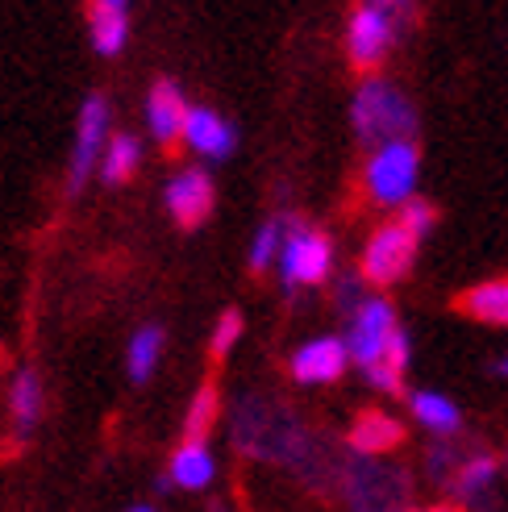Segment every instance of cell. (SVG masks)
I'll return each instance as SVG.
<instances>
[{"mask_svg": "<svg viewBox=\"0 0 508 512\" xmlns=\"http://www.w3.org/2000/svg\"><path fill=\"white\" fill-rule=\"evenodd\" d=\"M350 121H354V134L367 142H409L417 130V113L409 105V96L388 80H367L354 92Z\"/></svg>", "mask_w": 508, "mask_h": 512, "instance_id": "6da1fadb", "label": "cell"}, {"mask_svg": "<svg viewBox=\"0 0 508 512\" xmlns=\"http://www.w3.org/2000/svg\"><path fill=\"white\" fill-rule=\"evenodd\" d=\"M113 134L109 125V96L105 92H92L84 96L80 117H75V142H71V159H67V196H80L100 163V150H105Z\"/></svg>", "mask_w": 508, "mask_h": 512, "instance_id": "7a4b0ae2", "label": "cell"}, {"mask_svg": "<svg viewBox=\"0 0 508 512\" xmlns=\"http://www.w3.org/2000/svg\"><path fill=\"white\" fill-rule=\"evenodd\" d=\"M329 267H334V246H329L321 229L284 225V242H279V275H284V288L321 284Z\"/></svg>", "mask_w": 508, "mask_h": 512, "instance_id": "3957f363", "label": "cell"}, {"mask_svg": "<svg viewBox=\"0 0 508 512\" xmlns=\"http://www.w3.org/2000/svg\"><path fill=\"white\" fill-rule=\"evenodd\" d=\"M417 146L413 142H384L367 163V192L379 204H404L417 188Z\"/></svg>", "mask_w": 508, "mask_h": 512, "instance_id": "277c9868", "label": "cell"}, {"mask_svg": "<svg viewBox=\"0 0 508 512\" xmlns=\"http://www.w3.org/2000/svg\"><path fill=\"white\" fill-rule=\"evenodd\" d=\"M163 204L171 221L180 229H200L209 217H213V204H217V188L205 167H184L180 175L167 179L163 188Z\"/></svg>", "mask_w": 508, "mask_h": 512, "instance_id": "5b68a950", "label": "cell"}, {"mask_svg": "<svg viewBox=\"0 0 508 512\" xmlns=\"http://www.w3.org/2000/svg\"><path fill=\"white\" fill-rule=\"evenodd\" d=\"M396 313L388 300H363L359 309H354V325H350V338H346V354L354 363L363 367H375L379 358H384L392 334H396Z\"/></svg>", "mask_w": 508, "mask_h": 512, "instance_id": "8992f818", "label": "cell"}, {"mask_svg": "<svg viewBox=\"0 0 508 512\" xmlns=\"http://www.w3.org/2000/svg\"><path fill=\"white\" fill-rule=\"evenodd\" d=\"M392 38H396V30H392V13L375 9L371 0H367V5H363V9H354V17H350L346 55H350V63L359 67V71H375L379 63L388 59Z\"/></svg>", "mask_w": 508, "mask_h": 512, "instance_id": "52a82bcc", "label": "cell"}, {"mask_svg": "<svg viewBox=\"0 0 508 512\" xmlns=\"http://www.w3.org/2000/svg\"><path fill=\"white\" fill-rule=\"evenodd\" d=\"M413 254H417V238L404 234L396 221L379 225L363 250V279H371V284H396L413 267Z\"/></svg>", "mask_w": 508, "mask_h": 512, "instance_id": "ba28073f", "label": "cell"}, {"mask_svg": "<svg viewBox=\"0 0 508 512\" xmlns=\"http://www.w3.org/2000/svg\"><path fill=\"white\" fill-rule=\"evenodd\" d=\"M46 413V383L34 367H21L9 379V425L17 442H30V433L42 425Z\"/></svg>", "mask_w": 508, "mask_h": 512, "instance_id": "9c48e42d", "label": "cell"}, {"mask_svg": "<svg viewBox=\"0 0 508 512\" xmlns=\"http://www.w3.org/2000/svg\"><path fill=\"white\" fill-rule=\"evenodd\" d=\"M188 100L180 92V84H171V80H159L155 88H150L146 96V130L150 138H155L159 146H175L184 134V117H188Z\"/></svg>", "mask_w": 508, "mask_h": 512, "instance_id": "30bf717a", "label": "cell"}, {"mask_svg": "<svg viewBox=\"0 0 508 512\" xmlns=\"http://www.w3.org/2000/svg\"><path fill=\"white\" fill-rule=\"evenodd\" d=\"M184 146L188 150H196L200 159H230L234 155V125L225 121L221 113H213V109H188V117H184Z\"/></svg>", "mask_w": 508, "mask_h": 512, "instance_id": "8fae6325", "label": "cell"}, {"mask_svg": "<svg viewBox=\"0 0 508 512\" xmlns=\"http://www.w3.org/2000/svg\"><path fill=\"white\" fill-rule=\"evenodd\" d=\"M346 342L342 338H317L292 354V375L300 383H334L346 371Z\"/></svg>", "mask_w": 508, "mask_h": 512, "instance_id": "7c38bea8", "label": "cell"}, {"mask_svg": "<svg viewBox=\"0 0 508 512\" xmlns=\"http://www.w3.org/2000/svg\"><path fill=\"white\" fill-rule=\"evenodd\" d=\"M217 475V458L205 442H184V446H175L171 454V463H167V483L171 488H184V492H200V488H209Z\"/></svg>", "mask_w": 508, "mask_h": 512, "instance_id": "4fadbf2b", "label": "cell"}, {"mask_svg": "<svg viewBox=\"0 0 508 512\" xmlns=\"http://www.w3.org/2000/svg\"><path fill=\"white\" fill-rule=\"evenodd\" d=\"M138 167H142V142L134 134H109L105 150H100V163H96L100 184H109V188L130 184Z\"/></svg>", "mask_w": 508, "mask_h": 512, "instance_id": "5bb4252c", "label": "cell"}, {"mask_svg": "<svg viewBox=\"0 0 508 512\" xmlns=\"http://www.w3.org/2000/svg\"><path fill=\"white\" fill-rule=\"evenodd\" d=\"M88 38H92V50L100 59L121 55L125 42H130V17H125V9L92 0V9H88Z\"/></svg>", "mask_w": 508, "mask_h": 512, "instance_id": "9a60e30c", "label": "cell"}, {"mask_svg": "<svg viewBox=\"0 0 508 512\" xmlns=\"http://www.w3.org/2000/svg\"><path fill=\"white\" fill-rule=\"evenodd\" d=\"M459 309L475 321H484V325H500L508 329V279H488V284H479L471 288L463 300H459Z\"/></svg>", "mask_w": 508, "mask_h": 512, "instance_id": "2e32d148", "label": "cell"}, {"mask_svg": "<svg viewBox=\"0 0 508 512\" xmlns=\"http://www.w3.org/2000/svg\"><path fill=\"white\" fill-rule=\"evenodd\" d=\"M163 342H167L163 325H142L130 338V346H125V371H130L134 383H146L150 375H155L159 358H163Z\"/></svg>", "mask_w": 508, "mask_h": 512, "instance_id": "e0dca14e", "label": "cell"}, {"mask_svg": "<svg viewBox=\"0 0 508 512\" xmlns=\"http://www.w3.org/2000/svg\"><path fill=\"white\" fill-rule=\"evenodd\" d=\"M400 438H404V429H400V421H392L388 413H363L359 421H354V429H350L354 450H363V454L392 450Z\"/></svg>", "mask_w": 508, "mask_h": 512, "instance_id": "ac0fdd59", "label": "cell"}, {"mask_svg": "<svg viewBox=\"0 0 508 512\" xmlns=\"http://www.w3.org/2000/svg\"><path fill=\"white\" fill-rule=\"evenodd\" d=\"M404 367H409V338H404V329H396L392 342H388V350H384V358H379L375 367H367V375H371V383H375L379 392L396 396V392H400Z\"/></svg>", "mask_w": 508, "mask_h": 512, "instance_id": "d6986e66", "label": "cell"}, {"mask_svg": "<svg viewBox=\"0 0 508 512\" xmlns=\"http://www.w3.org/2000/svg\"><path fill=\"white\" fill-rule=\"evenodd\" d=\"M217 413H221V392H217V383H205L192 404H188V417H184V442H205L213 425H217Z\"/></svg>", "mask_w": 508, "mask_h": 512, "instance_id": "ffe728a7", "label": "cell"}, {"mask_svg": "<svg viewBox=\"0 0 508 512\" xmlns=\"http://www.w3.org/2000/svg\"><path fill=\"white\" fill-rule=\"evenodd\" d=\"M413 417L429 429V433H454L459 429V408H454L446 396H438V392H417L413 396Z\"/></svg>", "mask_w": 508, "mask_h": 512, "instance_id": "44dd1931", "label": "cell"}, {"mask_svg": "<svg viewBox=\"0 0 508 512\" xmlns=\"http://www.w3.org/2000/svg\"><path fill=\"white\" fill-rule=\"evenodd\" d=\"M492 483H496V458H492V454L467 458V463L459 467V475H454V488H459V496L471 500V504L484 500Z\"/></svg>", "mask_w": 508, "mask_h": 512, "instance_id": "7402d4cb", "label": "cell"}, {"mask_svg": "<svg viewBox=\"0 0 508 512\" xmlns=\"http://www.w3.org/2000/svg\"><path fill=\"white\" fill-rule=\"evenodd\" d=\"M279 242H284V225L267 221L259 234H254V242H250V267L254 271H267L275 263V254H279Z\"/></svg>", "mask_w": 508, "mask_h": 512, "instance_id": "603a6c76", "label": "cell"}, {"mask_svg": "<svg viewBox=\"0 0 508 512\" xmlns=\"http://www.w3.org/2000/svg\"><path fill=\"white\" fill-rule=\"evenodd\" d=\"M434 204H425V200H404V209H400V229H404V234H409V238H425L429 234V229H434Z\"/></svg>", "mask_w": 508, "mask_h": 512, "instance_id": "cb8c5ba5", "label": "cell"}, {"mask_svg": "<svg viewBox=\"0 0 508 512\" xmlns=\"http://www.w3.org/2000/svg\"><path fill=\"white\" fill-rule=\"evenodd\" d=\"M242 338V313L238 309H225L221 313V321L213 325V342H209V350H213V358H225L234 350V342Z\"/></svg>", "mask_w": 508, "mask_h": 512, "instance_id": "d4e9b609", "label": "cell"}, {"mask_svg": "<svg viewBox=\"0 0 508 512\" xmlns=\"http://www.w3.org/2000/svg\"><path fill=\"white\" fill-rule=\"evenodd\" d=\"M371 5H375V9H384V13H392V9L404 5V0H371Z\"/></svg>", "mask_w": 508, "mask_h": 512, "instance_id": "484cf974", "label": "cell"}, {"mask_svg": "<svg viewBox=\"0 0 508 512\" xmlns=\"http://www.w3.org/2000/svg\"><path fill=\"white\" fill-rule=\"evenodd\" d=\"M413 512H463V508H454V504H434V508H413Z\"/></svg>", "mask_w": 508, "mask_h": 512, "instance_id": "4316f807", "label": "cell"}, {"mask_svg": "<svg viewBox=\"0 0 508 512\" xmlns=\"http://www.w3.org/2000/svg\"><path fill=\"white\" fill-rule=\"evenodd\" d=\"M496 375H508V354H504L500 363H496Z\"/></svg>", "mask_w": 508, "mask_h": 512, "instance_id": "83f0119b", "label": "cell"}, {"mask_svg": "<svg viewBox=\"0 0 508 512\" xmlns=\"http://www.w3.org/2000/svg\"><path fill=\"white\" fill-rule=\"evenodd\" d=\"M100 5H117V9H125V5H130V0H100Z\"/></svg>", "mask_w": 508, "mask_h": 512, "instance_id": "f1b7e54d", "label": "cell"}, {"mask_svg": "<svg viewBox=\"0 0 508 512\" xmlns=\"http://www.w3.org/2000/svg\"><path fill=\"white\" fill-rule=\"evenodd\" d=\"M130 512H155V508H150V504H138V508H130Z\"/></svg>", "mask_w": 508, "mask_h": 512, "instance_id": "f546056e", "label": "cell"}, {"mask_svg": "<svg viewBox=\"0 0 508 512\" xmlns=\"http://www.w3.org/2000/svg\"><path fill=\"white\" fill-rule=\"evenodd\" d=\"M213 512H225V508H221V504H213Z\"/></svg>", "mask_w": 508, "mask_h": 512, "instance_id": "4dcf8cb0", "label": "cell"}]
</instances>
